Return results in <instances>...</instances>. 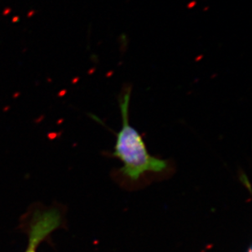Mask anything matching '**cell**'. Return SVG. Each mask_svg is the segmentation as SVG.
Listing matches in <instances>:
<instances>
[{
    "label": "cell",
    "mask_w": 252,
    "mask_h": 252,
    "mask_svg": "<svg viewBox=\"0 0 252 252\" xmlns=\"http://www.w3.org/2000/svg\"><path fill=\"white\" fill-rule=\"evenodd\" d=\"M131 99V89L119 99L123 126L117 133L116 144L113 156L124 162L122 173L131 181H137L140 176L147 172H161L167 170L168 163L166 160L154 157L148 152L142 136L131 126L129 121V104Z\"/></svg>",
    "instance_id": "obj_1"
},
{
    "label": "cell",
    "mask_w": 252,
    "mask_h": 252,
    "mask_svg": "<svg viewBox=\"0 0 252 252\" xmlns=\"http://www.w3.org/2000/svg\"><path fill=\"white\" fill-rule=\"evenodd\" d=\"M62 224V216L56 208L33 215L30 228V239L26 252H37L38 246Z\"/></svg>",
    "instance_id": "obj_2"
},
{
    "label": "cell",
    "mask_w": 252,
    "mask_h": 252,
    "mask_svg": "<svg viewBox=\"0 0 252 252\" xmlns=\"http://www.w3.org/2000/svg\"><path fill=\"white\" fill-rule=\"evenodd\" d=\"M252 252V247H249V248H248V252Z\"/></svg>",
    "instance_id": "obj_3"
}]
</instances>
